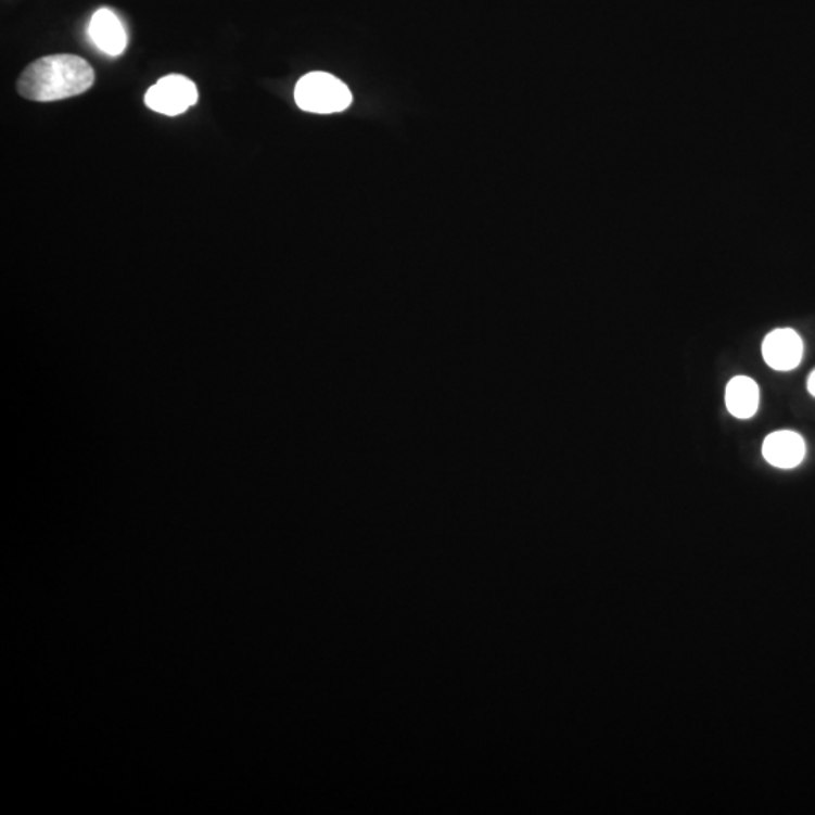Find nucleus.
Segmentation results:
<instances>
[{"label": "nucleus", "instance_id": "1", "mask_svg": "<svg viewBox=\"0 0 815 815\" xmlns=\"http://www.w3.org/2000/svg\"><path fill=\"white\" fill-rule=\"evenodd\" d=\"M94 80V69L84 58L58 53L28 65L18 77L17 90L33 102H56L84 94Z\"/></svg>", "mask_w": 815, "mask_h": 815}, {"label": "nucleus", "instance_id": "2", "mask_svg": "<svg viewBox=\"0 0 815 815\" xmlns=\"http://www.w3.org/2000/svg\"><path fill=\"white\" fill-rule=\"evenodd\" d=\"M297 106L313 114H338L353 103V94L338 77L330 73L313 72L301 77L295 88Z\"/></svg>", "mask_w": 815, "mask_h": 815}, {"label": "nucleus", "instance_id": "3", "mask_svg": "<svg viewBox=\"0 0 815 815\" xmlns=\"http://www.w3.org/2000/svg\"><path fill=\"white\" fill-rule=\"evenodd\" d=\"M144 102L149 110L168 117L183 114L199 102V88L187 76L169 75L161 77L145 92Z\"/></svg>", "mask_w": 815, "mask_h": 815}, {"label": "nucleus", "instance_id": "4", "mask_svg": "<svg viewBox=\"0 0 815 815\" xmlns=\"http://www.w3.org/2000/svg\"><path fill=\"white\" fill-rule=\"evenodd\" d=\"M803 355L802 339L790 328L772 331L764 339L763 357L772 369L788 372L801 365Z\"/></svg>", "mask_w": 815, "mask_h": 815}, {"label": "nucleus", "instance_id": "5", "mask_svg": "<svg viewBox=\"0 0 815 815\" xmlns=\"http://www.w3.org/2000/svg\"><path fill=\"white\" fill-rule=\"evenodd\" d=\"M88 34L99 50L110 56H119L127 48L125 26L110 8H100L91 17Z\"/></svg>", "mask_w": 815, "mask_h": 815}, {"label": "nucleus", "instance_id": "6", "mask_svg": "<svg viewBox=\"0 0 815 815\" xmlns=\"http://www.w3.org/2000/svg\"><path fill=\"white\" fill-rule=\"evenodd\" d=\"M805 454V442L798 432L778 431L764 440L763 457L778 469H794L803 461Z\"/></svg>", "mask_w": 815, "mask_h": 815}, {"label": "nucleus", "instance_id": "7", "mask_svg": "<svg viewBox=\"0 0 815 815\" xmlns=\"http://www.w3.org/2000/svg\"><path fill=\"white\" fill-rule=\"evenodd\" d=\"M726 408L734 417L741 420L751 419L759 411L760 389L748 377H736L729 381L725 394Z\"/></svg>", "mask_w": 815, "mask_h": 815}, {"label": "nucleus", "instance_id": "8", "mask_svg": "<svg viewBox=\"0 0 815 815\" xmlns=\"http://www.w3.org/2000/svg\"><path fill=\"white\" fill-rule=\"evenodd\" d=\"M806 387H808V392L815 397V370L810 374L808 384H806Z\"/></svg>", "mask_w": 815, "mask_h": 815}]
</instances>
